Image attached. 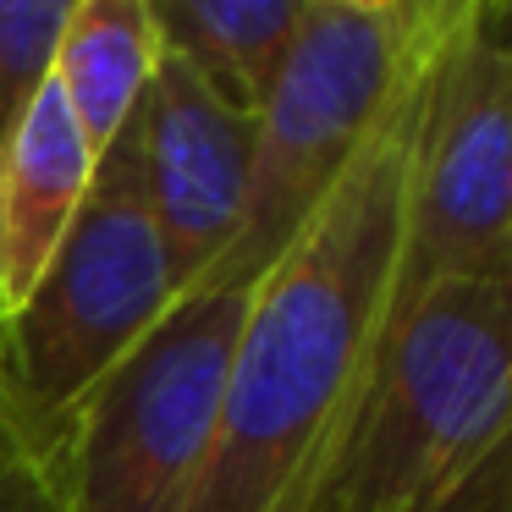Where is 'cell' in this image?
Here are the masks:
<instances>
[{"label": "cell", "mask_w": 512, "mask_h": 512, "mask_svg": "<svg viewBox=\"0 0 512 512\" xmlns=\"http://www.w3.org/2000/svg\"><path fill=\"white\" fill-rule=\"evenodd\" d=\"M424 67V61H419ZM419 67L353 171L254 281L188 512H303L397 309Z\"/></svg>", "instance_id": "cell-1"}, {"label": "cell", "mask_w": 512, "mask_h": 512, "mask_svg": "<svg viewBox=\"0 0 512 512\" xmlns=\"http://www.w3.org/2000/svg\"><path fill=\"white\" fill-rule=\"evenodd\" d=\"M303 512H512V265L391 314Z\"/></svg>", "instance_id": "cell-2"}, {"label": "cell", "mask_w": 512, "mask_h": 512, "mask_svg": "<svg viewBox=\"0 0 512 512\" xmlns=\"http://www.w3.org/2000/svg\"><path fill=\"white\" fill-rule=\"evenodd\" d=\"M424 50L430 45H419L397 17L314 0L298 45L254 111L243 221L199 287H254L287 254L292 237L353 171L358 149L369 144Z\"/></svg>", "instance_id": "cell-3"}, {"label": "cell", "mask_w": 512, "mask_h": 512, "mask_svg": "<svg viewBox=\"0 0 512 512\" xmlns=\"http://www.w3.org/2000/svg\"><path fill=\"white\" fill-rule=\"evenodd\" d=\"M177 303L166 254L116 155L94 182L28 298L0 314V402L34 441L61 452L72 408Z\"/></svg>", "instance_id": "cell-4"}, {"label": "cell", "mask_w": 512, "mask_h": 512, "mask_svg": "<svg viewBox=\"0 0 512 512\" xmlns=\"http://www.w3.org/2000/svg\"><path fill=\"white\" fill-rule=\"evenodd\" d=\"M254 287H193L72 408L67 512H188L210 463L232 342Z\"/></svg>", "instance_id": "cell-5"}, {"label": "cell", "mask_w": 512, "mask_h": 512, "mask_svg": "<svg viewBox=\"0 0 512 512\" xmlns=\"http://www.w3.org/2000/svg\"><path fill=\"white\" fill-rule=\"evenodd\" d=\"M496 265H512V34L468 0L419 67L397 309Z\"/></svg>", "instance_id": "cell-6"}, {"label": "cell", "mask_w": 512, "mask_h": 512, "mask_svg": "<svg viewBox=\"0 0 512 512\" xmlns=\"http://www.w3.org/2000/svg\"><path fill=\"white\" fill-rule=\"evenodd\" d=\"M105 155H116L155 226L171 292H193L221 265L243 221L254 116L226 100L204 72L160 50L133 116Z\"/></svg>", "instance_id": "cell-7"}, {"label": "cell", "mask_w": 512, "mask_h": 512, "mask_svg": "<svg viewBox=\"0 0 512 512\" xmlns=\"http://www.w3.org/2000/svg\"><path fill=\"white\" fill-rule=\"evenodd\" d=\"M94 182V149L61 105L56 83L34 94L0 144V314L17 309L61 248Z\"/></svg>", "instance_id": "cell-8"}, {"label": "cell", "mask_w": 512, "mask_h": 512, "mask_svg": "<svg viewBox=\"0 0 512 512\" xmlns=\"http://www.w3.org/2000/svg\"><path fill=\"white\" fill-rule=\"evenodd\" d=\"M166 56L188 61L248 116L265 105L314 0H144Z\"/></svg>", "instance_id": "cell-9"}, {"label": "cell", "mask_w": 512, "mask_h": 512, "mask_svg": "<svg viewBox=\"0 0 512 512\" xmlns=\"http://www.w3.org/2000/svg\"><path fill=\"white\" fill-rule=\"evenodd\" d=\"M160 61V39L144 0H72V17L56 39L50 83L89 138L94 160L111 149L122 122L133 116L149 72Z\"/></svg>", "instance_id": "cell-10"}, {"label": "cell", "mask_w": 512, "mask_h": 512, "mask_svg": "<svg viewBox=\"0 0 512 512\" xmlns=\"http://www.w3.org/2000/svg\"><path fill=\"white\" fill-rule=\"evenodd\" d=\"M72 17V0H0V144L23 122L34 94L50 83L56 39Z\"/></svg>", "instance_id": "cell-11"}, {"label": "cell", "mask_w": 512, "mask_h": 512, "mask_svg": "<svg viewBox=\"0 0 512 512\" xmlns=\"http://www.w3.org/2000/svg\"><path fill=\"white\" fill-rule=\"evenodd\" d=\"M0 512H67L61 452L23 430L0 402Z\"/></svg>", "instance_id": "cell-12"}, {"label": "cell", "mask_w": 512, "mask_h": 512, "mask_svg": "<svg viewBox=\"0 0 512 512\" xmlns=\"http://www.w3.org/2000/svg\"><path fill=\"white\" fill-rule=\"evenodd\" d=\"M342 6H364V12H386L397 17L402 28H408L419 45H435L441 39V28L452 23L457 12H463L468 0H342Z\"/></svg>", "instance_id": "cell-13"}, {"label": "cell", "mask_w": 512, "mask_h": 512, "mask_svg": "<svg viewBox=\"0 0 512 512\" xmlns=\"http://www.w3.org/2000/svg\"><path fill=\"white\" fill-rule=\"evenodd\" d=\"M485 12H490V23H496V28H507V34H512V0H485Z\"/></svg>", "instance_id": "cell-14"}]
</instances>
